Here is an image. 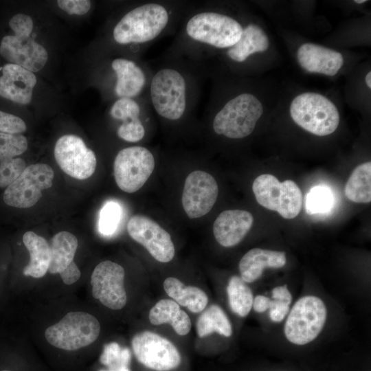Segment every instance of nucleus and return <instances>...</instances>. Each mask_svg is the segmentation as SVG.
<instances>
[{
    "label": "nucleus",
    "instance_id": "obj_1",
    "mask_svg": "<svg viewBox=\"0 0 371 371\" xmlns=\"http://www.w3.org/2000/svg\"><path fill=\"white\" fill-rule=\"evenodd\" d=\"M9 26L14 34L3 37L0 55L8 62L32 72L40 71L45 65L48 54L44 47L30 36L33 30L32 18L16 14L9 21Z\"/></svg>",
    "mask_w": 371,
    "mask_h": 371
},
{
    "label": "nucleus",
    "instance_id": "obj_2",
    "mask_svg": "<svg viewBox=\"0 0 371 371\" xmlns=\"http://www.w3.org/2000/svg\"><path fill=\"white\" fill-rule=\"evenodd\" d=\"M169 20V12L164 5L146 3L124 15L115 25L113 36L122 45L148 43L162 33Z\"/></svg>",
    "mask_w": 371,
    "mask_h": 371
},
{
    "label": "nucleus",
    "instance_id": "obj_3",
    "mask_svg": "<svg viewBox=\"0 0 371 371\" xmlns=\"http://www.w3.org/2000/svg\"><path fill=\"white\" fill-rule=\"evenodd\" d=\"M262 113V104L256 96L250 93L238 95L214 116V131L231 139L244 138L254 131Z\"/></svg>",
    "mask_w": 371,
    "mask_h": 371
},
{
    "label": "nucleus",
    "instance_id": "obj_4",
    "mask_svg": "<svg viewBox=\"0 0 371 371\" xmlns=\"http://www.w3.org/2000/svg\"><path fill=\"white\" fill-rule=\"evenodd\" d=\"M290 114L298 126L318 136L335 132L340 120L338 110L330 100L311 92L302 93L293 99Z\"/></svg>",
    "mask_w": 371,
    "mask_h": 371
},
{
    "label": "nucleus",
    "instance_id": "obj_5",
    "mask_svg": "<svg viewBox=\"0 0 371 371\" xmlns=\"http://www.w3.org/2000/svg\"><path fill=\"white\" fill-rule=\"evenodd\" d=\"M150 98L156 113L163 118L177 120L187 108V83L177 69L166 67L157 71L150 84Z\"/></svg>",
    "mask_w": 371,
    "mask_h": 371
},
{
    "label": "nucleus",
    "instance_id": "obj_6",
    "mask_svg": "<svg viewBox=\"0 0 371 371\" xmlns=\"http://www.w3.org/2000/svg\"><path fill=\"white\" fill-rule=\"evenodd\" d=\"M100 324L96 317L85 312H69L45 331L52 346L65 350H76L94 342L99 336Z\"/></svg>",
    "mask_w": 371,
    "mask_h": 371
},
{
    "label": "nucleus",
    "instance_id": "obj_7",
    "mask_svg": "<svg viewBox=\"0 0 371 371\" xmlns=\"http://www.w3.org/2000/svg\"><path fill=\"white\" fill-rule=\"evenodd\" d=\"M243 28L234 19L214 12H201L191 16L186 25L194 41L216 48H230L240 39Z\"/></svg>",
    "mask_w": 371,
    "mask_h": 371
},
{
    "label": "nucleus",
    "instance_id": "obj_8",
    "mask_svg": "<svg viewBox=\"0 0 371 371\" xmlns=\"http://www.w3.org/2000/svg\"><path fill=\"white\" fill-rule=\"evenodd\" d=\"M252 190L260 205L278 212L284 218H294L300 212L302 194L293 181L280 182L272 175L262 174L254 180Z\"/></svg>",
    "mask_w": 371,
    "mask_h": 371
},
{
    "label": "nucleus",
    "instance_id": "obj_9",
    "mask_svg": "<svg viewBox=\"0 0 371 371\" xmlns=\"http://www.w3.org/2000/svg\"><path fill=\"white\" fill-rule=\"evenodd\" d=\"M327 311L324 302L313 295L300 298L293 305L284 325L286 339L296 345L314 340L322 331Z\"/></svg>",
    "mask_w": 371,
    "mask_h": 371
},
{
    "label": "nucleus",
    "instance_id": "obj_10",
    "mask_svg": "<svg viewBox=\"0 0 371 371\" xmlns=\"http://www.w3.org/2000/svg\"><path fill=\"white\" fill-rule=\"evenodd\" d=\"M152 153L143 146H131L122 149L113 163L115 182L122 191L133 193L147 181L155 168Z\"/></svg>",
    "mask_w": 371,
    "mask_h": 371
},
{
    "label": "nucleus",
    "instance_id": "obj_11",
    "mask_svg": "<svg viewBox=\"0 0 371 371\" xmlns=\"http://www.w3.org/2000/svg\"><path fill=\"white\" fill-rule=\"evenodd\" d=\"M54 173L46 164L27 166L3 193V201L9 206L28 208L34 205L42 196V190L52 187Z\"/></svg>",
    "mask_w": 371,
    "mask_h": 371
},
{
    "label": "nucleus",
    "instance_id": "obj_12",
    "mask_svg": "<svg viewBox=\"0 0 371 371\" xmlns=\"http://www.w3.org/2000/svg\"><path fill=\"white\" fill-rule=\"evenodd\" d=\"M132 349L137 360L156 371H170L181 363V357L176 346L159 335L145 330L134 335Z\"/></svg>",
    "mask_w": 371,
    "mask_h": 371
},
{
    "label": "nucleus",
    "instance_id": "obj_13",
    "mask_svg": "<svg viewBox=\"0 0 371 371\" xmlns=\"http://www.w3.org/2000/svg\"><path fill=\"white\" fill-rule=\"evenodd\" d=\"M54 153L61 170L74 179H86L95 170L97 159L95 153L76 135L60 137L56 142Z\"/></svg>",
    "mask_w": 371,
    "mask_h": 371
},
{
    "label": "nucleus",
    "instance_id": "obj_14",
    "mask_svg": "<svg viewBox=\"0 0 371 371\" xmlns=\"http://www.w3.org/2000/svg\"><path fill=\"white\" fill-rule=\"evenodd\" d=\"M124 277V269L119 264L110 260L100 262L91 276L93 297L111 309H122L127 302Z\"/></svg>",
    "mask_w": 371,
    "mask_h": 371
},
{
    "label": "nucleus",
    "instance_id": "obj_15",
    "mask_svg": "<svg viewBox=\"0 0 371 371\" xmlns=\"http://www.w3.org/2000/svg\"><path fill=\"white\" fill-rule=\"evenodd\" d=\"M127 231L157 261L168 262L174 258L175 249L170 234L149 217L133 216L128 221Z\"/></svg>",
    "mask_w": 371,
    "mask_h": 371
},
{
    "label": "nucleus",
    "instance_id": "obj_16",
    "mask_svg": "<svg viewBox=\"0 0 371 371\" xmlns=\"http://www.w3.org/2000/svg\"><path fill=\"white\" fill-rule=\"evenodd\" d=\"M218 194V184L208 172L195 170L186 179L182 193L183 208L190 218L207 214L216 203Z\"/></svg>",
    "mask_w": 371,
    "mask_h": 371
},
{
    "label": "nucleus",
    "instance_id": "obj_17",
    "mask_svg": "<svg viewBox=\"0 0 371 371\" xmlns=\"http://www.w3.org/2000/svg\"><path fill=\"white\" fill-rule=\"evenodd\" d=\"M78 245L77 238L66 231L57 233L52 239L48 271L52 274L59 273L63 282L67 285L75 283L81 275L74 261Z\"/></svg>",
    "mask_w": 371,
    "mask_h": 371
},
{
    "label": "nucleus",
    "instance_id": "obj_18",
    "mask_svg": "<svg viewBox=\"0 0 371 371\" xmlns=\"http://www.w3.org/2000/svg\"><path fill=\"white\" fill-rule=\"evenodd\" d=\"M37 80L33 72L17 65L8 63L2 67L0 96L25 105L31 102Z\"/></svg>",
    "mask_w": 371,
    "mask_h": 371
},
{
    "label": "nucleus",
    "instance_id": "obj_19",
    "mask_svg": "<svg viewBox=\"0 0 371 371\" xmlns=\"http://www.w3.org/2000/svg\"><path fill=\"white\" fill-rule=\"evenodd\" d=\"M27 146L22 135L0 133V188H7L26 168L23 159L14 157L25 153Z\"/></svg>",
    "mask_w": 371,
    "mask_h": 371
},
{
    "label": "nucleus",
    "instance_id": "obj_20",
    "mask_svg": "<svg viewBox=\"0 0 371 371\" xmlns=\"http://www.w3.org/2000/svg\"><path fill=\"white\" fill-rule=\"evenodd\" d=\"M254 217L246 210H228L222 212L213 224L216 241L223 247L238 245L252 227Z\"/></svg>",
    "mask_w": 371,
    "mask_h": 371
},
{
    "label": "nucleus",
    "instance_id": "obj_21",
    "mask_svg": "<svg viewBox=\"0 0 371 371\" xmlns=\"http://www.w3.org/2000/svg\"><path fill=\"white\" fill-rule=\"evenodd\" d=\"M297 58L300 65L308 72L330 76H335L344 63L339 52L313 43L301 45Z\"/></svg>",
    "mask_w": 371,
    "mask_h": 371
},
{
    "label": "nucleus",
    "instance_id": "obj_22",
    "mask_svg": "<svg viewBox=\"0 0 371 371\" xmlns=\"http://www.w3.org/2000/svg\"><path fill=\"white\" fill-rule=\"evenodd\" d=\"M286 262L284 251L254 248L248 251L239 262L240 278L251 283L258 280L265 268H281Z\"/></svg>",
    "mask_w": 371,
    "mask_h": 371
},
{
    "label": "nucleus",
    "instance_id": "obj_23",
    "mask_svg": "<svg viewBox=\"0 0 371 371\" xmlns=\"http://www.w3.org/2000/svg\"><path fill=\"white\" fill-rule=\"evenodd\" d=\"M111 67L116 75L115 92L120 98H132L141 93L146 78L143 70L133 61L126 58H116Z\"/></svg>",
    "mask_w": 371,
    "mask_h": 371
},
{
    "label": "nucleus",
    "instance_id": "obj_24",
    "mask_svg": "<svg viewBox=\"0 0 371 371\" xmlns=\"http://www.w3.org/2000/svg\"><path fill=\"white\" fill-rule=\"evenodd\" d=\"M148 319L153 325L156 326L170 323L174 330L181 336L187 335L191 328L189 315L172 300L158 301L150 310Z\"/></svg>",
    "mask_w": 371,
    "mask_h": 371
},
{
    "label": "nucleus",
    "instance_id": "obj_25",
    "mask_svg": "<svg viewBox=\"0 0 371 371\" xmlns=\"http://www.w3.org/2000/svg\"><path fill=\"white\" fill-rule=\"evenodd\" d=\"M23 241L30 256L28 265L23 269V274L36 278L44 276L49 267L50 245L43 237L32 231L23 234Z\"/></svg>",
    "mask_w": 371,
    "mask_h": 371
},
{
    "label": "nucleus",
    "instance_id": "obj_26",
    "mask_svg": "<svg viewBox=\"0 0 371 371\" xmlns=\"http://www.w3.org/2000/svg\"><path fill=\"white\" fill-rule=\"evenodd\" d=\"M163 284L169 297L194 313L201 312L207 304V295L197 286H186L179 279L173 277L167 278Z\"/></svg>",
    "mask_w": 371,
    "mask_h": 371
},
{
    "label": "nucleus",
    "instance_id": "obj_27",
    "mask_svg": "<svg viewBox=\"0 0 371 371\" xmlns=\"http://www.w3.org/2000/svg\"><path fill=\"white\" fill-rule=\"evenodd\" d=\"M269 46V38L262 29L249 24L243 30L239 41L228 49L227 55L234 61L243 62L251 54L266 51Z\"/></svg>",
    "mask_w": 371,
    "mask_h": 371
},
{
    "label": "nucleus",
    "instance_id": "obj_28",
    "mask_svg": "<svg viewBox=\"0 0 371 371\" xmlns=\"http://www.w3.org/2000/svg\"><path fill=\"white\" fill-rule=\"evenodd\" d=\"M345 194L351 201L368 203L371 201V163L359 165L349 177L345 186Z\"/></svg>",
    "mask_w": 371,
    "mask_h": 371
},
{
    "label": "nucleus",
    "instance_id": "obj_29",
    "mask_svg": "<svg viewBox=\"0 0 371 371\" xmlns=\"http://www.w3.org/2000/svg\"><path fill=\"white\" fill-rule=\"evenodd\" d=\"M196 332L199 337H205L214 332L230 337L232 334L231 323L223 310L213 304L205 310L197 319Z\"/></svg>",
    "mask_w": 371,
    "mask_h": 371
},
{
    "label": "nucleus",
    "instance_id": "obj_30",
    "mask_svg": "<svg viewBox=\"0 0 371 371\" xmlns=\"http://www.w3.org/2000/svg\"><path fill=\"white\" fill-rule=\"evenodd\" d=\"M227 293L231 310L240 317L247 316L253 304V293L243 279L232 276L227 286Z\"/></svg>",
    "mask_w": 371,
    "mask_h": 371
},
{
    "label": "nucleus",
    "instance_id": "obj_31",
    "mask_svg": "<svg viewBox=\"0 0 371 371\" xmlns=\"http://www.w3.org/2000/svg\"><path fill=\"white\" fill-rule=\"evenodd\" d=\"M131 353L128 348H122L117 342L104 345L100 355V362L109 371H131L128 366Z\"/></svg>",
    "mask_w": 371,
    "mask_h": 371
},
{
    "label": "nucleus",
    "instance_id": "obj_32",
    "mask_svg": "<svg viewBox=\"0 0 371 371\" xmlns=\"http://www.w3.org/2000/svg\"><path fill=\"white\" fill-rule=\"evenodd\" d=\"M334 204V196L330 189L325 186L312 188L306 196V210L308 214H325Z\"/></svg>",
    "mask_w": 371,
    "mask_h": 371
},
{
    "label": "nucleus",
    "instance_id": "obj_33",
    "mask_svg": "<svg viewBox=\"0 0 371 371\" xmlns=\"http://www.w3.org/2000/svg\"><path fill=\"white\" fill-rule=\"evenodd\" d=\"M122 215V208L115 201L106 202L101 209L98 222L100 232L104 236L112 235L117 228Z\"/></svg>",
    "mask_w": 371,
    "mask_h": 371
},
{
    "label": "nucleus",
    "instance_id": "obj_34",
    "mask_svg": "<svg viewBox=\"0 0 371 371\" xmlns=\"http://www.w3.org/2000/svg\"><path fill=\"white\" fill-rule=\"evenodd\" d=\"M110 114L113 118L125 122L139 118L140 106L133 98H120L111 106Z\"/></svg>",
    "mask_w": 371,
    "mask_h": 371
},
{
    "label": "nucleus",
    "instance_id": "obj_35",
    "mask_svg": "<svg viewBox=\"0 0 371 371\" xmlns=\"http://www.w3.org/2000/svg\"><path fill=\"white\" fill-rule=\"evenodd\" d=\"M120 138L129 142L140 141L145 135V128L139 118L122 122L117 128Z\"/></svg>",
    "mask_w": 371,
    "mask_h": 371
},
{
    "label": "nucleus",
    "instance_id": "obj_36",
    "mask_svg": "<svg viewBox=\"0 0 371 371\" xmlns=\"http://www.w3.org/2000/svg\"><path fill=\"white\" fill-rule=\"evenodd\" d=\"M25 131L26 124L21 118L0 111V133L20 134Z\"/></svg>",
    "mask_w": 371,
    "mask_h": 371
},
{
    "label": "nucleus",
    "instance_id": "obj_37",
    "mask_svg": "<svg viewBox=\"0 0 371 371\" xmlns=\"http://www.w3.org/2000/svg\"><path fill=\"white\" fill-rule=\"evenodd\" d=\"M57 4L69 14L83 15L91 8V1L88 0H59Z\"/></svg>",
    "mask_w": 371,
    "mask_h": 371
},
{
    "label": "nucleus",
    "instance_id": "obj_38",
    "mask_svg": "<svg viewBox=\"0 0 371 371\" xmlns=\"http://www.w3.org/2000/svg\"><path fill=\"white\" fill-rule=\"evenodd\" d=\"M269 317L276 322H280L284 319L289 311V304L279 300H271L269 306Z\"/></svg>",
    "mask_w": 371,
    "mask_h": 371
},
{
    "label": "nucleus",
    "instance_id": "obj_39",
    "mask_svg": "<svg viewBox=\"0 0 371 371\" xmlns=\"http://www.w3.org/2000/svg\"><path fill=\"white\" fill-rule=\"evenodd\" d=\"M273 300L284 302L290 305L292 295L286 285L275 287L272 290Z\"/></svg>",
    "mask_w": 371,
    "mask_h": 371
},
{
    "label": "nucleus",
    "instance_id": "obj_40",
    "mask_svg": "<svg viewBox=\"0 0 371 371\" xmlns=\"http://www.w3.org/2000/svg\"><path fill=\"white\" fill-rule=\"evenodd\" d=\"M271 300L264 295H257L253 300L252 307L258 313H263L269 308Z\"/></svg>",
    "mask_w": 371,
    "mask_h": 371
},
{
    "label": "nucleus",
    "instance_id": "obj_41",
    "mask_svg": "<svg viewBox=\"0 0 371 371\" xmlns=\"http://www.w3.org/2000/svg\"><path fill=\"white\" fill-rule=\"evenodd\" d=\"M366 82L367 86L370 89L371 88V72L369 71L366 76Z\"/></svg>",
    "mask_w": 371,
    "mask_h": 371
},
{
    "label": "nucleus",
    "instance_id": "obj_42",
    "mask_svg": "<svg viewBox=\"0 0 371 371\" xmlns=\"http://www.w3.org/2000/svg\"><path fill=\"white\" fill-rule=\"evenodd\" d=\"M367 1L366 0H355V2L357 3H363L365 2H366Z\"/></svg>",
    "mask_w": 371,
    "mask_h": 371
},
{
    "label": "nucleus",
    "instance_id": "obj_43",
    "mask_svg": "<svg viewBox=\"0 0 371 371\" xmlns=\"http://www.w3.org/2000/svg\"><path fill=\"white\" fill-rule=\"evenodd\" d=\"M99 371H109L108 370H100Z\"/></svg>",
    "mask_w": 371,
    "mask_h": 371
},
{
    "label": "nucleus",
    "instance_id": "obj_44",
    "mask_svg": "<svg viewBox=\"0 0 371 371\" xmlns=\"http://www.w3.org/2000/svg\"><path fill=\"white\" fill-rule=\"evenodd\" d=\"M1 371H10V370H1Z\"/></svg>",
    "mask_w": 371,
    "mask_h": 371
}]
</instances>
